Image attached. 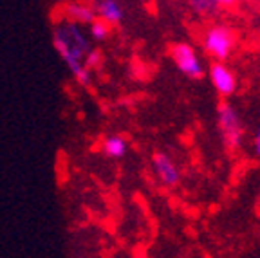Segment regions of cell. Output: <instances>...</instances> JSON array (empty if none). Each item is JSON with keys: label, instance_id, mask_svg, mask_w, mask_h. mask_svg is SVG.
Returning a JSON list of instances; mask_svg holds the SVG:
<instances>
[{"label": "cell", "instance_id": "1", "mask_svg": "<svg viewBox=\"0 0 260 258\" xmlns=\"http://www.w3.org/2000/svg\"><path fill=\"white\" fill-rule=\"evenodd\" d=\"M53 45L56 53L65 61L67 69L73 73V78L81 87L92 85V71L85 65V54L89 53V38L76 22H61L54 27Z\"/></svg>", "mask_w": 260, "mask_h": 258}, {"label": "cell", "instance_id": "13", "mask_svg": "<svg viewBox=\"0 0 260 258\" xmlns=\"http://www.w3.org/2000/svg\"><path fill=\"white\" fill-rule=\"evenodd\" d=\"M253 152L260 157V128H256L255 136H253Z\"/></svg>", "mask_w": 260, "mask_h": 258}, {"label": "cell", "instance_id": "12", "mask_svg": "<svg viewBox=\"0 0 260 258\" xmlns=\"http://www.w3.org/2000/svg\"><path fill=\"white\" fill-rule=\"evenodd\" d=\"M103 63V53L100 51V49H89V53L85 54V65L90 69V71H94V69L102 67Z\"/></svg>", "mask_w": 260, "mask_h": 258}, {"label": "cell", "instance_id": "10", "mask_svg": "<svg viewBox=\"0 0 260 258\" xmlns=\"http://www.w3.org/2000/svg\"><path fill=\"white\" fill-rule=\"evenodd\" d=\"M110 33H112V25L103 20V18H100V16H96L89 24V37L94 42H105L110 37Z\"/></svg>", "mask_w": 260, "mask_h": 258}, {"label": "cell", "instance_id": "6", "mask_svg": "<svg viewBox=\"0 0 260 258\" xmlns=\"http://www.w3.org/2000/svg\"><path fill=\"white\" fill-rule=\"evenodd\" d=\"M152 168H154V174L159 179V182L167 188H174L181 181L177 163L167 152H155L152 155Z\"/></svg>", "mask_w": 260, "mask_h": 258}, {"label": "cell", "instance_id": "14", "mask_svg": "<svg viewBox=\"0 0 260 258\" xmlns=\"http://www.w3.org/2000/svg\"><path fill=\"white\" fill-rule=\"evenodd\" d=\"M237 2H240V0H217L219 8H232V6H235Z\"/></svg>", "mask_w": 260, "mask_h": 258}, {"label": "cell", "instance_id": "8", "mask_svg": "<svg viewBox=\"0 0 260 258\" xmlns=\"http://www.w3.org/2000/svg\"><path fill=\"white\" fill-rule=\"evenodd\" d=\"M63 11H65V18H67V20L76 22V24H80V25L90 24L98 16L94 6L83 4V2H69V4H65Z\"/></svg>", "mask_w": 260, "mask_h": 258}, {"label": "cell", "instance_id": "7", "mask_svg": "<svg viewBox=\"0 0 260 258\" xmlns=\"http://www.w3.org/2000/svg\"><path fill=\"white\" fill-rule=\"evenodd\" d=\"M94 9H96V15L105 22H109L112 27L121 24L123 16H125V11H123V6L119 0H96Z\"/></svg>", "mask_w": 260, "mask_h": 258}, {"label": "cell", "instance_id": "4", "mask_svg": "<svg viewBox=\"0 0 260 258\" xmlns=\"http://www.w3.org/2000/svg\"><path fill=\"white\" fill-rule=\"evenodd\" d=\"M170 58L174 65L190 80H201L204 78V63L193 47L188 42H175L170 45Z\"/></svg>", "mask_w": 260, "mask_h": 258}, {"label": "cell", "instance_id": "11", "mask_svg": "<svg viewBox=\"0 0 260 258\" xmlns=\"http://www.w3.org/2000/svg\"><path fill=\"white\" fill-rule=\"evenodd\" d=\"M188 8L197 16H211L217 13L219 4L217 0H188Z\"/></svg>", "mask_w": 260, "mask_h": 258}, {"label": "cell", "instance_id": "9", "mask_svg": "<svg viewBox=\"0 0 260 258\" xmlns=\"http://www.w3.org/2000/svg\"><path fill=\"white\" fill-rule=\"evenodd\" d=\"M102 152L110 159H123L128 152V141H126V137L119 136V134H110V136L103 137Z\"/></svg>", "mask_w": 260, "mask_h": 258}, {"label": "cell", "instance_id": "5", "mask_svg": "<svg viewBox=\"0 0 260 258\" xmlns=\"http://www.w3.org/2000/svg\"><path fill=\"white\" fill-rule=\"evenodd\" d=\"M208 78H210L213 89L217 90V94L222 98H230L237 92L239 81L232 69L228 67L222 61H213L208 69Z\"/></svg>", "mask_w": 260, "mask_h": 258}, {"label": "cell", "instance_id": "2", "mask_svg": "<svg viewBox=\"0 0 260 258\" xmlns=\"http://www.w3.org/2000/svg\"><path fill=\"white\" fill-rule=\"evenodd\" d=\"M203 51L215 61H226L232 56L237 45V35L228 25H211L201 37Z\"/></svg>", "mask_w": 260, "mask_h": 258}, {"label": "cell", "instance_id": "15", "mask_svg": "<svg viewBox=\"0 0 260 258\" xmlns=\"http://www.w3.org/2000/svg\"><path fill=\"white\" fill-rule=\"evenodd\" d=\"M258 202H260V194H258Z\"/></svg>", "mask_w": 260, "mask_h": 258}, {"label": "cell", "instance_id": "3", "mask_svg": "<svg viewBox=\"0 0 260 258\" xmlns=\"http://www.w3.org/2000/svg\"><path fill=\"white\" fill-rule=\"evenodd\" d=\"M217 126L228 150L240 148L244 139V126L239 112L230 103H220L217 109Z\"/></svg>", "mask_w": 260, "mask_h": 258}]
</instances>
